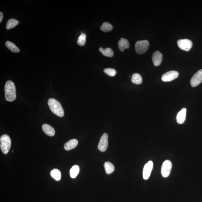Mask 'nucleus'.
I'll list each match as a JSON object with an SVG mask.
<instances>
[{
  "instance_id": "4",
  "label": "nucleus",
  "mask_w": 202,
  "mask_h": 202,
  "mask_svg": "<svg viewBox=\"0 0 202 202\" xmlns=\"http://www.w3.org/2000/svg\"><path fill=\"white\" fill-rule=\"evenodd\" d=\"M149 46V41L145 40L137 41L135 44V50L136 53L140 55L146 53L148 49Z\"/></svg>"
},
{
  "instance_id": "9",
  "label": "nucleus",
  "mask_w": 202,
  "mask_h": 202,
  "mask_svg": "<svg viewBox=\"0 0 202 202\" xmlns=\"http://www.w3.org/2000/svg\"><path fill=\"white\" fill-rule=\"evenodd\" d=\"M202 82V69L198 71L195 74L191 80V85L192 87H195L198 86Z\"/></svg>"
},
{
  "instance_id": "16",
  "label": "nucleus",
  "mask_w": 202,
  "mask_h": 202,
  "mask_svg": "<svg viewBox=\"0 0 202 202\" xmlns=\"http://www.w3.org/2000/svg\"><path fill=\"white\" fill-rule=\"evenodd\" d=\"M7 48L11 51L14 53H18L20 51V49L13 42L10 41H7L5 43Z\"/></svg>"
},
{
  "instance_id": "21",
  "label": "nucleus",
  "mask_w": 202,
  "mask_h": 202,
  "mask_svg": "<svg viewBox=\"0 0 202 202\" xmlns=\"http://www.w3.org/2000/svg\"><path fill=\"white\" fill-rule=\"evenodd\" d=\"M131 81L135 84H140L143 82L141 76L139 74L135 73L133 74L131 78Z\"/></svg>"
},
{
  "instance_id": "11",
  "label": "nucleus",
  "mask_w": 202,
  "mask_h": 202,
  "mask_svg": "<svg viewBox=\"0 0 202 202\" xmlns=\"http://www.w3.org/2000/svg\"><path fill=\"white\" fill-rule=\"evenodd\" d=\"M163 59V55L158 50L155 52L152 55V60L155 66L160 65Z\"/></svg>"
},
{
  "instance_id": "7",
  "label": "nucleus",
  "mask_w": 202,
  "mask_h": 202,
  "mask_svg": "<svg viewBox=\"0 0 202 202\" xmlns=\"http://www.w3.org/2000/svg\"><path fill=\"white\" fill-rule=\"evenodd\" d=\"M108 134L106 133H104L101 137L98 146V148L99 150L102 152H104L107 149L108 145Z\"/></svg>"
},
{
  "instance_id": "12",
  "label": "nucleus",
  "mask_w": 202,
  "mask_h": 202,
  "mask_svg": "<svg viewBox=\"0 0 202 202\" xmlns=\"http://www.w3.org/2000/svg\"><path fill=\"white\" fill-rule=\"evenodd\" d=\"M186 108H183L178 112L176 117V120L178 123L180 124H183L186 120Z\"/></svg>"
},
{
  "instance_id": "8",
  "label": "nucleus",
  "mask_w": 202,
  "mask_h": 202,
  "mask_svg": "<svg viewBox=\"0 0 202 202\" xmlns=\"http://www.w3.org/2000/svg\"><path fill=\"white\" fill-rule=\"evenodd\" d=\"M179 73L176 71H170L164 74L162 76V80L164 82L171 81L176 79L178 76Z\"/></svg>"
},
{
  "instance_id": "18",
  "label": "nucleus",
  "mask_w": 202,
  "mask_h": 202,
  "mask_svg": "<svg viewBox=\"0 0 202 202\" xmlns=\"http://www.w3.org/2000/svg\"><path fill=\"white\" fill-rule=\"evenodd\" d=\"M19 24V21L17 20L14 19L9 20L7 23V29L8 30L11 29L17 26Z\"/></svg>"
},
{
  "instance_id": "5",
  "label": "nucleus",
  "mask_w": 202,
  "mask_h": 202,
  "mask_svg": "<svg viewBox=\"0 0 202 202\" xmlns=\"http://www.w3.org/2000/svg\"><path fill=\"white\" fill-rule=\"evenodd\" d=\"M172 164L170 160H166L163 162L162 165L161 173L164 178H166L170 173Z\"/></svg>"
},
{
  "instance_id": "6",
  "label": "nucleus",
  "mask_w": 202,
  "mask_h": 202,
  "mask_svg": "<svg viewBox=\"0 0 202 202\" xmlns=\"http://www.w3.org/2000/svg\"><path fill=\"white\" fill-rule=\"evenodd\" d=\"M178 45L180 49L188 51L192 48V41L188 39H179L178 41Z\"/></svg>"
},
{
  "instance_id": "23",
  "label": "nucleus",
  "mask_w": 202,
  "mask_h": 202,
  "mask_svg": "<svg viewBox=\"0 0 202 202\" xmlns=\"http://www.w3.org/2000/svg\"><path fill=\"white\" fill-rule=\"evenodd\" d=\"M101 30L104 32H111L113 29V26L109 23L104 22L100 27Z\"/></svg>"
},
{
  "instance_id": "26",
  "label": "nucleus",
  "mask_w": 202,
  "mask_h": 202,
  "mask_svg": "<svg viewBox=\"0 0 202 202\" xmlns=\"http://www.w3.org/2000/svg\"><path fill=\"white\" fill-rule=\"evenodd\" d=\"M3 17V15L2 12H0V23H1L2 21Z\"/></svg>"
},
{
  "instance_id": "1",
  "label": "nucleus",
  "mask_w": 202,
  "mask_h": 202,
  "mask_svg": "<svg viewBox=\"0 0 202 202\" xmlns=\"http://www.w3.org/2000/svg\"><path fill=\"white\" fill-rule=\"evenodd\" d=\"M5 97L8 102H12L16 98V90L15 84L11 81L8 80L5 86Z\"/></svg>"
},
{
  "instance_id": "20",
  "label": "nucleus",
  "mask_w": 202,
  "mask_h": 202,
  "mask_svg": "<svg viewBox=\"0 0 202 202\" xmlns=\"http://www.w3.org/2000/svg\"><path fill=\"white\" fill-rule=\"evenodd\" d=\"M104 166L106 174H111L115 170L114 166L111 162H105Z\"/></svg>"
},
{
  "instance_id": "24",
  "label": "nucleus",
  "mask_w": 202,
  "mask_h": 202,
  "mask_svg": "<svg viewBox=\"0 0 202 202\" xmlns=\"http://www.w3.org/2000/svg\"><path fill=\"white\" fill-rule=\"evenodd\" d=\"M86 35L85 33H82L79 36L77 41V44L79 46H83L86 44Z\"/></svg>"
},
{
  "instance_id": "10",
  "label": "nucleus",
  "mask_w": 202,
  "mask_h": 202,
  "mask_svg": "<svg viewBox=\"0 0 202 202\" xmlns=\"http://www.w3.org/2000/svg\"><path fill=\"white\" fill-rule=\"evenodd\" d=\"M153 168V163L151 160L148 162L144 167L143 172L144 180H147L150 176Z\"/></svg>"
},
{
  "instance_id": "2",
  "label": "nucleus",
  "mask_w": 202,
  "mask_h": 202,
  "mask_svg": "<svg viewBox=\"0 0 202 202\" xmlns=\"http://www.w3.org/2000/svg\"><path fill=\"white\" fill-rule=\"evenodd\" d=\"M50 109L54 114L62 117L64 115V111L62 105L58 101L53 98H50L48 101Z\"/></svg>"
},
{
  "instance_id": "22",
  "label": "nucleus",
  "mask_w": 202,
  "mask_h": 202,
  "mask_svg": "<svg viewBox=\"0 0 202 202\" xmlns=\"http://www.w3.org/2000/svg\"><path fill=\"white\" fill-rule=\"evenodd\" d=\"M79 172V167L78 165H75L72 167L70 171V176L72 178H75Z\"/></svg>"
},
{
  "instance_id": "25",
  "label": "nucleus",
  "mask_w": 202,
  "mask_h": 202,
  "mask_svg": "<svg viewBox=\"0 0 202 202\" xmlns=\"http://www.w3.org/2000/svg\"><path fill=\"white\" fill-rule=\"evenodd\" d=\"M104 72L110 77L115 76L116 74V70L112 68H106L104 70Z\"/></svg>"
},
{
  "instance_id": "14",
  "label": "nucleus",
  "mask_w": 202,
  "mask_h": 202,
  "mask_svg": "<svg viewBox=\"0 0 202 202\" xmlns=\"http://www.w3.org/2000/svg\"><path fill=\"white\" fill-rule=\"evenodd\" d=\"M78 143V141L76 139L70 140L65 144L64 148L66 151L71 150L77 147Z\"/></svg>"
},
{
  "instance_id": "15",
  "label": "nucleus",
  "mask_w": 202,
  "mask_h": 202,
  "mask_svg": "<svg viewBox=\"0 0 202 202\" xmlns=\"http://www.w3.org/2000/svg\"><path fill=\"white\" fill-rule=\"evenodd\" d=\"M118 48L121 51L123 52L125 49L129 48L130 45L127 39L121 38L118 41Z\"/></svg>"
},
{
  "instance_id": "3",
  "label": "nucleus",
  "mask_w": 202,
  "mask_h": 202,
  "mask_svg": "<svg viewBox=\"0 0 202 202\" xmlns=\"http://www.w3.org/2000/svg\"><path fill=\"white\" fill-rule=\"evenodd\" d=\"M11 138L7 134H4L0 138V147L3 154H8L11 147Z\"/></svg>"
},
{
  "instance_id": "13",
  "label": "nucleus",
  "mask_w": 202,
  "mask_h": 202,
  "mask_svg": "<svg viewBox=\"0 0 202 202\" xmlns=\"http://www.w3.org/2000/svg\"><path fill=\"white\" fill-rule=\"evenodd\" d=\"M42 129L44 132L48 136L52 137L55 136V129L51 126L48 124H45L42 126Z\"/></svg>"
},
{
  "instance_id": "17",
  "label": "nucleus",
  "mask_w": 202,
  "mask_h": 202,
  "mask_svg": "<svg viewBox=\"0 0 202 202\" xmlns=\"http://www.w3.org/2000/svg\"><path fill=\"white\" fill-rule=\"evenodd\" d=\"M99 50L103 54V55L106 57H112L114 55L113 50L111 48H108L103 49L100 47L99 48Z\"/></svg>"
},
{
  "instance_id": "19",
  "label": "nucleus",
  "mask_w": 202,
  "mask_h": 202,
  "mask_svg": "<svg viewBox=\"0 0 202 202\" xmlns=\"http://www.w3.org/2000/svg\"><path fill=\"white\" fill-rule=\"evenodd\" d=\"M50 175L51 177L56 181H59L61 179L62 174L61 171L58 169H53L50 171Z\"/></svg>"
}]
</instances>
